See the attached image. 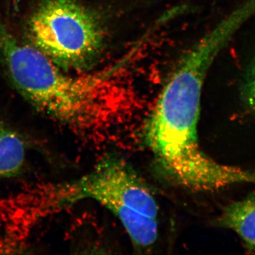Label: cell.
Instances as JSON below:
<instances>
[{
	"mask_svg": "<svg viewBox=\"0 0 255 255\" xmlns=\"http://www.w3.org/2000/svg\"><path fill=\"white\" fill-rule=\"evenodd\" d=\"M211 64L203 50H188L159 94L144 131L146 145L162 173L194 191L255 184V171L220 163L199 144L201 92Z\"/></svg>",
	"mask_w": 255,
	"mask_h": 255,
	"instance_id": "obj_1",
	"label": "cell"
},
{
	"mask_svg": "<svg viewBox=\"0 0 255 255\" xmlns=\"http://www.w3.org/2000/svg\"><path fill=\"white\" fill-rule=\"evenodd\" d=\"M26 160V144L11 127L0 123V181L21 173Z\"/></svg>",
	"mask_w": 255,
	"mask_h": 255,
	"instance_id": "obj_6",
	"label": "cell"
},
{
	"mask_svg": "<svg viewBox=\"0 0 255 255\" xmlns=\"http://www.w3.org/2000/svg\"><path fill=\"white\" fill-rule=\"evenodd\" d=\"M242 96L247 107L255 113V58L245 76Z\"/></svg>",
	"mask_w": 255,
	"mask_h": 255,
	"instance_id": "obj_7",
	"label": "cell"
},
{
	"mask_svg": "<svg viewBox=\"0 0 255 255\" xmlns=\"http://www.w3.org/2000/svg\"><path fill=\"white\" fill-rule=\"evenodd\" d=\"M85 199L118 218L137 251L152 249L158 236L157 201L145 179L118 156H107L78 179L35 189L21 204L25 216L37 219Z\"/></svg>",
	"mask_w": 255,
	"mask_h": 255,
	"instance_id": "obj_3",
	"label": "cell"
},
{
	"mask_svg": "<svg viewBox=\"0 0 255 255\" xmlns=\"http://www.w3.org/2000/svg\"><path fill=\"white\" fill-rule=\"evenodd\" d=\"M27 28L31 46L64 71L90 68L105 46L100 18L79 0H43Z\"/></svg>",
	"mask_w": 255,
	"mask_h": 255,
	"instance_id": "obj_4",
	"label": "cell"
},
{
	"mask_svg": "<svg viewBox=\"0 0 255 255\" xmlns=\"http://www.w3.org/2000/svg\"><path fill=\"white\" fill-rule=\"evenodd\" d=\"M0 56L16 90L48 118L74 129L89 128L107 119L108 91L122 64L97 73L70 75L18 41L1 16Z\"/></svg>",
	"mask_w": 255,
	"mask_h": 255,
	"instance_id": "obj_2",
	"label": "cell"
},
{
	"mask_svg": "<svg viewBox=\"0 0 255 255\" xmlns=\"http://www.w3.org/2000/svg\"><path fill=\"white\" fill-rule=\"evenodd\" d=\"M215 224L236 233L248 251L255 252V194L226 206Z\"/></svg>",
	"mask_w": 255,
	"mask_h": 255,
	"instance_id": "obj_5",
	"label": "cell"
}]
</instances>
